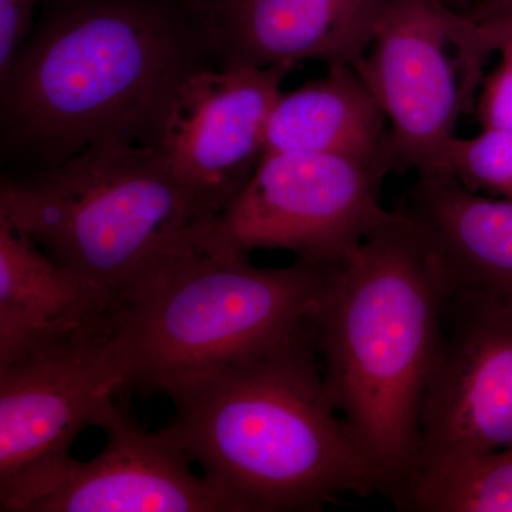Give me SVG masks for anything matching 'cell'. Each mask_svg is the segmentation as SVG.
Segmentation results:
<instances>
[{
  "instance_id": "14",
  "label": "cell",
  "mask_w": 512,
  "mask_h": 512,
  "mask_svg": "<svg viewBox=\"0 0 512 512\" xmlns=\"http://www.w3.org/2000/svg\"><path fill=\"white\" fill-rule=\"evenodd\" d=\"M109 313L28 235L0 217V367L94 330Z\"/></svg>"
},
{
  "instance_id": "5",
  "label": "cell",
  "mask_w": 512,
  "mask_h": 512,
  "mask_svg": "<svg viewBox=\"0 0 512 512\" xmlns=\"http://www.w3.org/2000/svg\"><path fill=\"white\" fill-rule=\"evenodd\" d=\"M0 217L99 299L109 316L200 225L158 147L92 144L62 164L5 174Z\"/></svg>"
},
{
  "instance_id": "19",
  "label": "cell",
  "mask_w": 512,
  "mask_h": 512,
  "mask_svg": "<svg viewBox=\"0 0 512 512\" xmlns=\"http://www.w3.org/2000/svg\"><path fill=\"white\" fill-rule=\"evenodd\" d=\"M501 62L484 76L477 101L483 130H512V43L500 50Z\"/></svg>"
},
{
  "instance_id": "8",
  "label": "cell",
  "mask_w": 512,
  "mask_h": 512,
  "mask_svg": "<svg viewBox=\"0 0 512 512\" xmlns=\"http://www.w3.org/2000/svg\"><path fill=\"white\" fill-rule=\"evenodd\" d=\"M510 446L512 306L448 288L421 406L419 456L407 481Z\"/></svg>"
},
{
  "instance_id": "18",
  "label": "cell",
  "mask_w": 512,
  "mask_h": 512,
  "mask_svg": "<svg viewBox=\"0 0 512 512\" xmlns=\"http://www.w3.org/2000/svg\"><path fill=\"white\" fill-rule=\"evenodd\" d=\"M457 39L470 72L483 76L490 56L512 43V13L481 22H471L463 15Z\"/></svg>"
},
{
  "instance_id": "3",
  "label": "cell",
  "mask_w": 512,
  "mask_h": 512,
  "mask_svg": "<svg viewBox=\"0 0 512 512\" xmlns=\"http://www.w3.org/2000/svg\"><path fill=\"white\" fill-rule=\"evenodd\" d=\"M448 288L429 239L396 210L330 271L308 318L330 397L390 500L416 467Z\"/></svg>"
},
{
  "instance_id": "2",
  "label": "cell",
  "mask_w": 512,
  "mask_h": 512,
  "mask_svg": "<svg viewBox=\"0 0 512 512\" xmlns=\"http://www.w3.org/2000/svg\"><path fill=\"white\" fill-rule=\"evenodd\" d=\"M160 431L238 512H313L386 483L333 403L308 319L284 338L174 390Z\"/></svg>"
},
{
  "instance_id": "10",
  "label": "cell",
  "mask_w": 512,
  "mask_h": 512,
  "mask_svg": "<svg viewBox=\"0 0 512 512\" xmlns=\"http://www.w3.org/2000/svg\"><path fill=\"white\" fill-rule=\"evenodd\" d=\"M295 67H207L178 90L158 148L200 225L221 215L261 164L269 114Z\"/></svg>"
},
{
  "instance_id": "12",
  "label": "cell",
  "mask_w": 512,
  "mask_h": 512,
  "mask_svg": "<svg viewBox=\"0 0 512 512\" xmlns=\"http://www.w3.org/2000/svg\"><path fill=\"white\" fill-rule=\"evenodd\" d=\"M221 69L355 64L390 0H197Z\"/></svg>"
},
{
  "instance_id": "20",
  "label": "cell",
  "mask_w": 512,
  "mask_h": 512,
  "mask_svg": "<svg viewBox=\"0 0 512 512\" xmlns=\"http://www.w3.org/2000/svg\"><path fill=\"white\" fill-rule=\"evenodd\" d=\"M40 0H0V79L35 23Z\"/></svg>"
},
{
  "instance_id": "17",
  "label": "cell",
  "mask_w": 512,
  "mask_h": 512,
  "mask_svg": "<svg viewBox=\"0 0 512 512\" xmlns=\"http://www.w3.org/2000/svg\"><path fill=\"white\" fill-rule=\"evenodd\" d=\"M434 173L456 177L468 190L487 191L512 201V130H483L471 138L454 137Z\"/></svg>"
},
{
  "instance_id": "21",
  "label": "cell",
  "mask_w": 512,
  "mask_h": 512,
  "mask_svg": "<svg viewBox=\"0 0 512 512\" xmlns=\"http://www.w3.org/2000/svg\"><path fill=\"white\" fill-rule=\"evenodd\" d=\"M512 13V0H477L463 13L471 22H481Z\"/></svg>"
},
{
  "instance_id": "1",
  "label": "cell",
  "mask_w": 512,
  "mask_h": 512,
  "mask_svg": "<svg viewBox=\"0 0 512 512\" xmlns=\"http://www.w3.org/2000/svg\"><path fill=\"white\" fill-rule=\"evenodd\" d=\"M210 63L197 0H40L0 79L3 157L25 173L101 141L160 147L178 90Z\"/></svg>"
},
{
  "instance_id": "16",
  "label": "cell",
  "mask_w": 512,
  "mask_h": 512,
  "mask_svg": "<svg viewBox=\"0 0 512 512\" xmlns=\"http://www.w3.org/2000/svg\"><path fill=\"white\" fill-rule=\"evenodd\" d=\"M400 511L512 512V446L407 481Z\"/></svg>"
},
{
  "instance_id": "4",
  "label": "cell",
  "mask_w": 512,
  "mask_h": 512,
  "mask_svg": "<svg viewBox=\"0 0 512 512\" xmlns=\"http://www.w3.org/2000/svg\"><path fill=\"white\" fill-rule=\"evenodd\" d=\"M335 266L259 268L194 227L106 325L123 394L168 397L309 318Z\"/></svg>"
},
{
  "instance_id": "15",
  "label": "cell",
  "mask_w": 512,
  "mask_h": 512,
  "mask_svg": "<svg viewBox=\"0 0 512 512\" xmlns=\"http://www.w3.org/2000/svg\"><path fill=\"white\" fill-rule=\"evenodd\" d=\"M386 128L382 107L355 66L332 63L322 79L279 94L266 124L265 156L338 154L377 171Z\"/></svg>"
},
{
  "instance_id": "6",
  "label": "cell",
  "mask_w": 512,
  "mask_h": 512,
  "mask_svg": "<svg viewBox=\"0 0 512 512\" xmlns=\"http://www.w3.org/2000/svg\"><path fill=\"white\" fill-rule=\"evenodd\" d=\"M382 181L356 158L271 154L225 211L198 227L248 255L284 249L305 264L338 266L392 215L380 205Z\"/></svg>"
},
{
  "instance_id": "7",
  "label": "cell",
  "mask_w": 512,
  "mask_h": 512,
  "mask_svg": "<svg viewBox=\"0 0 512 512\" xmlns=\"http://www.w3.org/2000/svg\"><path fill=\"white\" fill-rule=\"evenodd\" d=\"M460 13L444 0H390L372 43L353 66L387 120L377 171L434 173L461 113L473 110L457 43Z\"/></svg>"
},
{
  "instance_id": "9",
  "label": "cell",
  "mask_w": 512,
  "mask_h": 512,
  "mask_svg": "<svg viewBox=\"0 0 512 512\" xmlns=\"http://www.w3.org/2000/svg\"><path fill=\"white\" fill-rule=\"evenodd\" d=\"M89 461L63 454L0 480L2 512H238L161 436L117 404Z\"/></svg>"
},
{
  "instance_id": "13",
  "label": "cell",
  "mask_w": 512,
  "mask_h": 512,
  "mask_svg": "<svg viewBox=\"0 0 512 512\" xmlns=\"http://www.w3.org/2000/svg\"><path fill=\"white\" fill-rule=\"evenodd\" d=\"M397 210L416 222L450 288L512 306V201L468 190L450 174H417Z\"/></svg>"
},
{
  "instance_id": "11",
  "label": "cell",
  "mask_w": 512,
  "mask_h": 512,
  "mask_svg": "<svg viewBox=\"0 0 512 512\" xmlns=\"http://www.w3.org/2000/svg\"><path fill=\"white\" fill-rule=\"evenodd\" d=\"M123 394L104 330L82 333L0 367V480L70 454L103 430Z\"/></svg>"
}]
</instances>
